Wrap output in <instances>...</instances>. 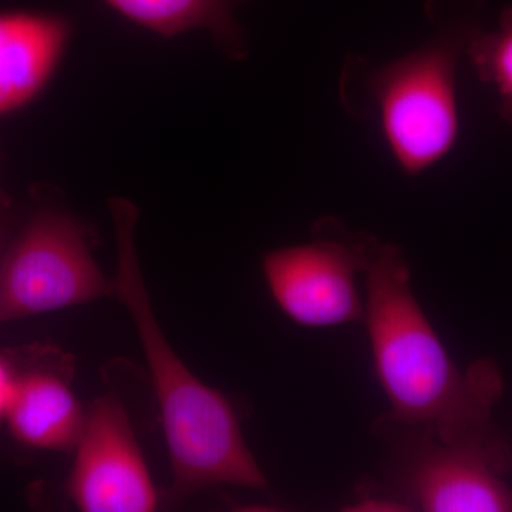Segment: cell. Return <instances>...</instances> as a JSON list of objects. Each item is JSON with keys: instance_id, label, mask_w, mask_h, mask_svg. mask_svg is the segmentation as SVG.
I'll use <instances>...</instances> for the list:
<instances>
[{"instance_id": "cell-1", "label": "cell", "mask_w": 512, "mask_h": 512, "mask_svg": "<svg viewBox=\"0 0 512 512\" xmlns=\"http://www.w3.org/2000/svg\"><path fill=\"white\" fill-rule=\"evenodd\" d=\"M365 279V323L373 365L390 403L382 417L394 426L430 431L456 441L497 429L494 410L504 377L493 359L461 370L448 355L412 289L402 249L353 232Z\"/></svg>"}, {"instance_id": "cell-8", "label": "cell", "mask_w": 512, "mask_h": 512, "mask_svg": "<svg viewBox=\"0 0 512 512\" xmlns=\"http://www.w3.org/2000/svg\"><path fill=\"white\" fill-rule=\"evenodd\" d=\"M73 36L59 13L0 12V117L28 106L55 76Z\"/></svg>"}, {"instance_id": "cell-15", "label": "cell", "mask_w": 512, "mask_h": 512, "mask_svg": "<svg viewBox=\"0 0 512 512\" xmlns=\"http://www.w3.org/2000/svg\"><path fill=\"white\" fill-rule=\"evenodd\" d=\"M10 208H12V201H10L9 195L6 194L2 184H0V212H8Z\"/></svg>"}, {"instance_id": "cell-10", "label": "cell", "mask_w": 512, "mask_h": 512, "mask_svg": "<svg viewBox=\"0 0 512 512\" xmlns=\"http://www.w3.org/2000/svg\"><path fill=\"white\" fill-rule=\"evenodd\" d=\"M123 18L171 39L207 30L231 60L248 55V37L235 19V8L249 0H104Z\"/></svg>"}, {"instance_id": "cell-13", "label": "cell", "mask_w": 512, "mask_h": 512, "mask_svg": "<svg viewBox=\"0 0 512 512\" xmlns=\"http://www.w3.org/2000/svg\"><path fill=\"white\" fill-rule=\"evenodd\" d=\"M19 373L10 365L8 359L0 357V419L6 417L10 404L15 397Z\"/></svg>"}, {"instance_id": "cell-4", "label": "cell", "mask_w": 512, "mask_h": 512, "mask_svg": "<svg viewBox=\"0 0 512 512\" xmlns=\"http://www.w3.org/2000/svg\"><path fill=\"white\" fill-rule=\"evenodd\" d=\"M373 431L393 448L390 497L410 511L511 512L512 448L498 427L456 441L427 430L394 426L382 417Z\"/></svg>"}, {"instance_id": "cell-5", "label": "cell", "mask_w": 512, "mask_h": 512, "mask_svg": "<svg viewBox=\"0 0 512 512\" xmlns=\"http://www.w3.org/2000/svg\"><path fill=\"white\" fill-rule=\"evenodd\" d=\"M114 296L90 249L89 232L69 211L43 205L0 258V322Z\"/></svg>"}, {"instance_id": "cell-14", "label": "cell", "mask_w": 512, "mask_h": 512, "mask_svg": "<svg viewBox=\"0 0 512 512\" xmlns=\"http://www.w3.org/2000/svg\"><path fill=\"white\" fill-rule=\"evenodd\" d=\"M8 212H0V258L5 251L6 235H8L9 221Z\"/></svg>"}, {"instance_id": "cell-9", "label": "cell", "mask_w": 512, "mask_h": 512, "mask_svg": "<svg viewBox=\"0 0 512 512\" xmlns=\"http://www.w3.org/2000/svg\"><path fill=\"white\" fill-rule=\"evenodd\" d=\"M6 419L20 443L53 451L76 448L86 424V414L69 384L49 370L18 376Z\"/></svg>"}, {"instance_id": "cell-7", "label": "cell", "mask_w": 512, "mask_h": 512, "mask_svg": "<svg viewBox=\"0 0 512 512\" xmlns=\"http://www.w3.org/2000/svg\"><path fill=\"white\" fill-rule=\"evenodd\" d=\"M67 493L84 512H150L158 497L123 404L100 397L86 414Z\"/></svg>"}, {"instance_id": "cell-11", "label": "cell", "mask_w": 512, "mask_h": 512, "mask_svg": "<svg viewBox=\"0 0 512 512\" xmlns=\"http://www.w3.org/2000/svg\"><path fill=\"white\" fill-rule=\"evenodd\" d=\"M466 56L478 79L494 87L501 119L512 126V3L501 13L497 29H481L471 39Z\"/></svg>"}, {"instance_id": "cell-2", "label": "cell", "mask_w": 512, "mask_h": 512, "mask_svg": "<svg viewBox=\"0 0 512 512\" xmlns=\"http://www.w3.org/2000/svg\"><path fill=\"white\" fill-rule=\"evenodd\" d=\"M110 211L117 241V274L111 285L130 313L146 355L173 467L175 497L221 484L265 488L266 478L245 444L231 402L192 375L158 325L138 261V208L126 198H113Z\"/></svg>"}, {"instance_id": "cell-12", "label": "cell", "mask_w": 512, "mask_h": 512, "mask_svg": "<svg viewBox=\"0 0 512 512\" xmlns=\"http://www.w3.org/2000/svg\"><path fill=\"white\" fill-rule=\"evenodd\" d=\"M343 511L352 512H403L410 511L406 504L386 494H377L375 491L365 490L357 495L355 503L346 505Z\"/></svg>"}, {"instance_id": "cell-6", "label": "cell", "mask_w": 512, "mask_h": 512, "mask_svg": "<svg viewBox=\"0 0 512 512\" xmlns=\"http://www.w3.org/2000/svg\"><path fill=\"white\" fill-rule=\"evenodd\" d=\"M312 234L308 244L275 249L262 259L275 302L306 328L363 320L365 303L357 292L360 262L353 231L333 218H323Z\"/></svg>"}, {"instance_id": "cell-3", "label": "cell", "mask_w": 512, "mask_h": 512, "mask_svg": "<svg viewBox=\"0 0 512 512\" xmlns=\"http://www.w3.org/2000/svg\"><path fill=\"white\" fill-rule=\"evenodd\" d=\"M481 0H429L431 35L392 62L349 55L339 96L353 119L375 117L400 170L423 174L453 150L460 134L457 74L481 30Z\"/></svg>"}]
</instances>
